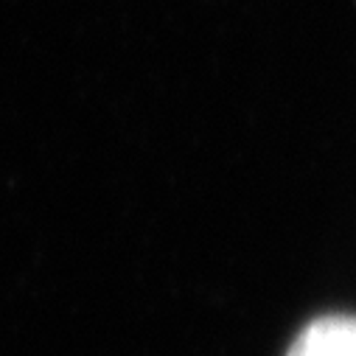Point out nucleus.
Returning <instances> with one entry per match:
<instances>
[{
  "label": "nucleus",
  "instance_id": "obj_1",
  "mask_svg": "<svg viewBox=\"0 0 356 356\" xmlns=\"http://www.w3.org/2000/svg\"><path fill=\"white\" fill-rule=\"evenodd\" d=\"M286 356H356V317L328 314L309 323Z\"/></svg>",
  "mask_w": 356,
  "mask_h": 356
}]
</instances>
